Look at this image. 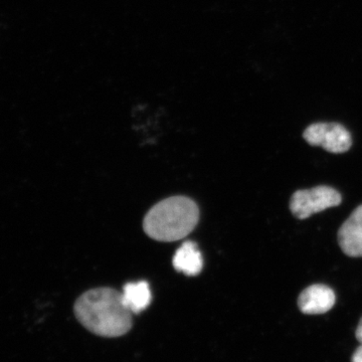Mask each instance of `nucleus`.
<instances>
[{
  "label": "nucleus",
  "instance_id": "nucleus-1",
  "mask_svg": "<svg viewBox=\"0 0 362 362\" xmlns=\"http://www.w3.org/2000/svg\"><path fill=\"white\" fill-rule=\"evenodd\" d=\"M74 312L78 322L98 337H123L133 326L132 313L124 304L122 293L112 288L84 293L76 301Z\"/></svg>",
  "mask_w": 362,
  "mask_h": 362
},
{
  "label": "nucleus",
  "instance_id": "nucleus-2",
  "mask_svg": "<svg viewBox=\"0 0 362 362\" xmlns=\"http://www.w3.org/2000/svg\"><path fill=\"white\" fill-rule=\"evenodd\" d=\"M199 221V209L187 197H173L156 204L145 216L143 228L159 242L182 240L194 230Z\"/></svg>",
  "mask_w": 362,
  "mask_h": 362
},
{
  "label": "nucleus",
  "instance_id": "nucleus-3",
  "mask_svg": "<svg viewBox=\"0 0 362 362\" xmlns=\"http://www.w3.org/2000/svg\"><path fill=\"white\" fill-rule=\"evenodd\" d=\"M341 201V194L337 189L320 185L312 189L298 190L295 192L290 201V209L297 218L305 220L311 214L339 206Z\"/></svg>",
  "mask_w": 362,
  "mask_h": 362
},
{
  "label": "nucleus",
  "instance_id": "nucleus-4",
  "mask_svg": "<svg viewBox=\"0 0 362 362\" xmlns=\"http://www.w3.org/2000/svg\"><path fill=\"white\" fill-rule=\"evenodd\" d=\"M304 139L312 146H320L331 153H344L352 145L349 131L338 123H314L305 129Z\"/></svg>",
  "mask_w": 362,
  "mask_h": 362
},
{
  "label": "nucleus",
  "instance_id": "nucleus-5",
  "mask_svg": "<svg viewBox=\"0 0 362 362\" xmlns=\"http://www.w3.org/2000/svg\"><path fill=\"white\" fill-rule=\"evenodd\" d=\"M337 301L335 293L328 286L312 285L298 298V307L307 315H319L331 310Z\"/></svg>",
  "mask_w": 362,
  "mask_h": 362
},
{
  "label": "nucleus",
  "instance_id": "nucleus-6",
  "mask_svg": "<svg viewBox=\"0 0 362 362\" xmlns=\"http://www.w3.org/2000/svg\"><path fill=\"white\" fill-rule=\"evenodd\" d=\"M338 243L349 257H362V204L354 209L338 230Z\"/></svg>",
  "mask_w": 362,
  "mask_h": 362
},
{
  "label": "nucleus",
  "instance_id": "nucleus-7",
  "mask_svg": "<svg viewBox=\"0 0 362 362\" xmlns=\"http://www.w3.org/2000/svg\"><path fill=\"white\" fill-rule=\"evenodd\" d=\"M176 271L187 276H197L202 271V252L194 242H185L176 251L173 259Z\"/></svg>",
  "mask_w": 362,
  "mask_h": 362
},
{
  "label": "nucleus",
  "instance_id": "nucleus-8",
  "mask_svg": "<svg viewBox=\"0 0 362 362\" xmlns=\"http://www.w3.org/2000/svg\"><path fill=\"white\" fill-rule=\"evenodd\" d=\"M122 299L132 314H139L146 310L152 301L148 283L145 281L127 283L123 288Z\"/></svg>",
  "mask_w": 362,
  "mask_h": 362
},
{
  "label": "nucleus",
  "instance_id": "nucleus-9",
  "mask_svg": "<svg viewBox=\"0 0 362 362\" xmlns=\"http://www.w3.org/2000/svg\"><path fill=\"white\" fill-rule=\"evenodd\" d=\"M351 362H362V343L361 346L354 351Z\"/></svg>",
  "mask_w": 362,
  "mask_h": 362
},
{
  "label": "nucleus",
  "instance_id": "nucleus-10",
  "mask_svg": "<svg viewBox=\"0 0 362 362\" xmlns=\"http://www.w3.org/2000/svg\"><path fill=\"white\" fill-rule=\"evenodd\" d=\"M356 339L358 340L359 342L362 343V317L361 318V321H359L358 326L356 328Z\"/></svg>",
  "mask_w": 362,
  "mask_h": 362
}]
</instances>
